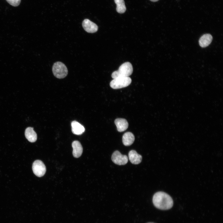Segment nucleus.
Segmentation results:
<instances>
[{
	"instance_id": "nucleus-5",
	"label": "nucleus",
	"mask_w": 223,
	"mask_h": 223,
	"mask_svg": "<svg viewBox=\"0 0 223 223\" xmlns=\"http://www.w3.org/2000/svg\"><path fill=\"white\" fill-rule=\"evenodd\" d=\"M32 169L35 175L39 177L44 176L46 171L45 164L42 161L39 160H36L34 162L33 164Z\"/></svg>"
},
{
	"instance_id": "nucleus-12",
	"label": "nucleus",
	"mask_w": 223,
	"mask_h": 223,
	"mask_svg": "<svg viewBox=\"0 0 223 223\" xmlns=\"http://www.w3.org/2000/svg\"><path fill=\"white\" fill-rule=\"evenodd\" d=\"M212 39V36L209 34H206L202 35L199 40V44L202 47L208 46L211 42Z\"/></svg>"
},
{
	"instance_id": "nucleus-8",
	"label": "nucleus",
	"mask_w": 223,
	"mask_h": 223,
	"mask_svg": "<svg viewBox=\"0 0 223 223\" xmlns=\"http://www.w3.org/2000/svg\"><path fill=\"white\" fill-rule=\"evenodd\" d=\"M116 125L118 131L122 132L125 130L128 127V123L125 119L118 118L115 120Z\"/></svg>"
},
{
	"instance_id": "nucleus-18",
	"label": "nucleus",
	"mask_w": 223,
	"mask_h": 223,
	"mask_svg": "<svg viewBox=\"0 0 223 223\" xmlns=\"http://www.w3.org/2000/svg\"><path fill=\"white\" fill-rule=\"evenodd\" d=\"M8 0H6L7 1H8Z\"/></svg>"
},
{
	"instance_id": "nucleus-9",
	"label": "nucleus",
	"mask_w": 223,
	"mask_h": 223,
	"mask_svg": "<svg viewBox=\"0 0 223 223\" xmlns=\"http://www.w3.org/2000/svg\"><path fill=\"white\" fill-rule=\"evenodd\" d=\"M72 146L73 156L76 158L80 157L83 152V148L80 142L78 141H74L72 143Z\"/></svg>"
},
{
	"instance_id": "nucleus-4",
	"label": "nucleus",
	"mask_w": 223,
	"mask_h": 223,
	"mask_svg": "<svg viewBox=\"0 0 223 223\" xmlns=\"http://www.w3.org/2000/svg\"><path fill=\"white\" fill-rule=\"evenodd\" d=\"M132 80L129 77H119L113 79L110 83V86L116 89L126 87L131 83Z\"/></svg>"
},
{
	"instance_id": "nucleus-16",
	"label": "nucleus",
	"mask_w": 223,
	"mask_h": 223,
	"mask_svg": "<svg viewBox=\"0 0 223 223\" xmlns=\"http://www.w3.org/2000/svg\"><path fill=\"white\" fill-rule=\"evenodd\" d=\"M151 1L153 2H155L158 1L159 0H150Z\"/></svg>"
},
{
	"instance_id": "nucleus-10",
	"label": "nucleus",
	"mask_w": 223,
	"mask_h": 223,
	"mask_svg": "<svg viewBox=\"0 0 223 223\" xmlns=\"http://www.w3.org/2000/svg\"><path fill=\"white\" fill-rule=\"evenodd\" d=\"M128 155L130 161L133 164H138L142 161V155L138 154L135 150L130 151Z\"/></svg>"
},
{
	"instance_id": "nucleus-2",
	"label": "nucleus",
	"mask_w": 223,
	"mask_h": 223,
	"mask_svg": "<svg viewBox=\"0 0 223 223\" xmlns=\"http://www.w3.org/2000/svg\"><path fill=\"white\" fill-rule=\"evenodd\" d=\"M133 72V67L129 62H126L121 64L117 71H114L112 74L113 79L119 77H129Z\"/></svg>"
},
{
	"instance_id": "nucleus-7",
	"label": "nucleus",
	"mask_w": 223,
	"mask_h": 223,
	"mask_svg": "<svg viewBox=\"0 0 223 223\" xmlns=\"http://www.w3.org/2000/svg\"><path fill=\"white\" fill-rule=\"evenodd\" d=\"M82 26L85 30L88 33H94L98 31V26L95 23L88 19H85L83 20Z\"/></svg>"
},
{
	"instance_id": "nucleus-14",
	"label": "nucleus",
	"mask_w": 223,
	"mask_h": 223,
	"mask_svg": "<svg viewBox=\"0 0 223 223\" xmlns=\"http://www.w3.org/2000/svg\"><path fill=\"white\" fill-rule=\"evenodd\" d=\"M133 134L130 132L125 133L122 137V142L125 146H129L132 145L134 141Z\"/></svg>"
},
{
	"instance_id": "nucleus-3",
	"label": "nucleus",
	"mask_w": 223,
	"mask_h": 223,
	"mask_svg": "<svg viewBox=\"0 0 223 223\" xmlns=\"http://www.w3.org/2000/svg\"><path fill=\"white\" fill-rule=\"evenodd\" d=\"M52 70L54 76L59 79L65 77L68 73V70L66 65L60 62H57L54 63Z\"/></svg>"
},
{
	"instance_id": "nucleus-1",
	"label": "nucleus",
	"mask_w": 223,
	"mask_h": 223,
	"mask_svg": "<svg viewBox=\"0 0 223 223\" xmlns=\"http://www.w3.org/2000/svg\"><path fill=\"white\" fill-rule=\"evenodd\" d=\"M152 201L156 208L162 210H168L173 205V201L170 196L162 191L158 192L154 195Z\"/></svg>"
},
{
	"instance_id": "nucleus-11",
	"label": "nucleus",
	"mask_w": 223,
	"mask_h": 223,
	"mask_svg": "<svg viewBox=\"0 0 223 223\" xmlns=\"http://www.w3.org/2000/svg\"><path fill=\"white\" fill-rule=\"evenodd\" d=\"M72 130V133L76 135H81L85 131L84 127L76 121H73L71 123Z\"/></svg>"
},
{
	"instance_id": "nucleus-15",
	"label": "nucleus",
	"mask_w": 223,
	"mask_h": 223,
	"mask_svg": "<svg viewBox=\"0 0 223 223\" xmlns=\"http://www.w3.org/2000/svg\"><path fill=\"white\" fill-rule=\"evenodd\" d=\"M114 1L116 5V11L119 13H124L126 10L124 0H114Z\"/></svg>"
},
{
	"instance_id": "nucleus-17",
	"label": "nucleus",
	"mask_w": 223,
	"mask_h": 223,
	"mask_svg": "<svg viewBox=\"0 0 223 223\" xmlns=\"http://www.w3.org/2000/svg\"><path fill=\"white\" fill-rule=\"evenodd\" d=\"M152 223V222H149V223Z\"/></svg>"
},
{
	"instance_id": "nucleus-13",
	"label": "nucleus",
	"mask_w": 223,
	"mask_h": 223,
	"mask_svg": "<svg viewBox=\"0 0 223 223\" xmlns=\"http://www.w3.org/2000/svg\"><path fill=\"white\" fill-rule=\"evenodd\" d=\"M26 138L30 142H35L37 139V134L33 128L28 127L26 128L25 132Z\"/></svg>"
},
{
	"instance_id": "nucleus-6",
	"label": "nucleus",
	"mask_w": 223,
	"mask_h": 223,
	"mask_svg": "<svg viewBox=\"0 0 223 223\" xmlns=\"http://www.w3.org/2000/svg\"><path fill=\"white\" fill-rule=\"evenodd\" d=\"M112 160L116 164L123 165L127 163L128 158L127 155H123L119 151H116L112 155Z\"/></svg>"
}]
</instances>
